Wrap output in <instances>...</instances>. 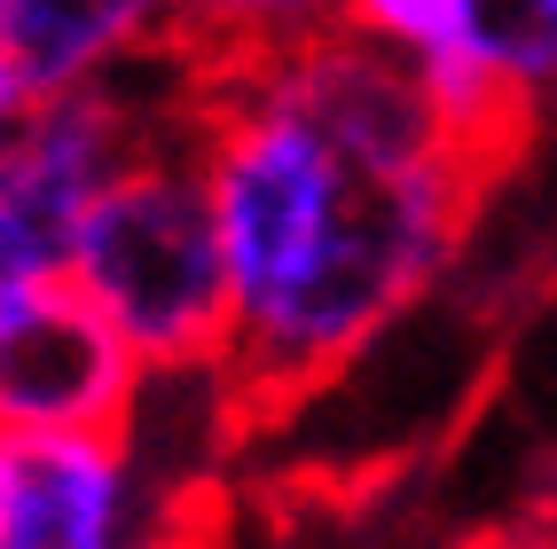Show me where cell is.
I'll return each instance as SVG.
<instances>
[{"instance_id": "obj_1", "label": "cell", "mask_w": 557, "mask_h": 549, "mask_svg": "<svg viewBox=\"0 0 557 549\" xmlns=\"http://www.w3.org/2000/svg\"><path fill=\"white\" fill-rule=\"evenodd\" d=\"M487 180L495 173H479L463 158H448V165H354L346 158L338 220H330L314 267L290 290H275L268 307L236 314L228 377H236L251 432H259V416L346 377L400 314H417L432 299L440 275L456 267Z\"/></svg>"}, {"instance_id": "obj_2", "label": "cell", "mask_w": 557, "mask_h": 549, "mask_svg": "<svg viewBox=\"0 0 557 549\" xmlns=\"http://www.w3.org/2000/svg\"><path fill=\"white\" fill-rule=\"evenodd\" d=\"M189 118L158 126L102 180L71 244V283L110 314L141 370H205L228 361L236 338V283Z\"/></svg>"}, {"instance_id": "obj_3", "label": "cell", "mask_w": 557, "mask_h": 549, "mask_svg": "<svg viewBox=\"0 0 557 549\" xmlns=\"http://www.w3.org/2000/svg\"><path fill=\"white\" fill-rule=\"evenodd\" d=\"M141 377L134 346L71 275L0 290V432H119Z\"/></svg>"}, {"instance_id": "obj_4", "label": "cell", "mask_w": 557, "mask_h": 549, "mask_svg": "<svg viewBox=\"0 0 557 549\" xmlns=\"http://www.w3.org/2000/svg\"><path fill=\"white\" fill-rule=\"evenodd\" d=\"M173 510L119 432H0V549H165Z\"/></svg>"}, {"instance_id": "obj_5", "label": "cell", "mask_w": 557, "mask_h": 549, "mask_svg": "<svg viewBox=\"0 0 557 549\" xmlns=\"http://www.w3.org/2000/svg\"><path fill=\"white\" fill-rule=\"evenodd\" d=\"M448 126L503 173L510 141L557 102V0H456L448 48L417 63Z\"/></svg>"}, {"instance_id": "obj_6", "label": "cell", "mask_w": 557, "mask_h": 549, "mask_svg": "<svg viewBox=\"0 0 557 549\" xmlns=\"http://www.w3.org/2000/svg\"><path fill=\"white\" fill-rule=\"evenodd\" d=\"M173 48V0H0V126Z\"/></svg>"}, {"instance_id": "obj_7", "label": "cell", "mask_w": 557, "mask_h": 549, "mask_svg": "<svg viewBox=\"0 0 557 549\" xmlns=\"http://www.w3.org/2000/svg\"><path fill=\"white\" fill-rule=\"evenodd\" d=\"M330 24H338V0H173V48L205 79L212 71L268 63V55L314 40Z\"/></svg>"}, {"instance_id": "obj_8", "label": "cell", "mask_w": 557, "mask_h": 549, "mask_svg": "<svg viewBox=\"0 0 557 549\" xmlns=\"http://www.w3.org/2000/svg\"><path fill=\"white\" fill-rule=\"evenodd\" d=\"M338 24L377 40L408 63H432L448 48V24H456V0H338Z\"/></svg>"}]
</instances>
